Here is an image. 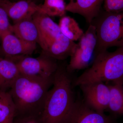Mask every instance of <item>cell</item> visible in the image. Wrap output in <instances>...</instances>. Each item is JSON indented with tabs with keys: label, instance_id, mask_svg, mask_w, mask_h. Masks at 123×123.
<instances>
[{
	"label": "cell",
	"instance_id": "4",
	"mask_svg": "<svg viewBox=\"0 0 123 123\" xmlns=\"http://www.w3.org/2000/svg\"><path fill=\"white\" fill-rule=\"evenodd\" d=\"M91 24L95 27L97 32L95 55L111 47H123V12L101 11Z\"/></svg>",
	"mask_w": 123,
	"mask_h": 123
},
{
	"label": "cell",
	"instance_id": "15",
	"mask_svg": "<svg viewBox=\"0 0 123 123\" xmlns=\"http://www.w3.org/2000/svg\"><path fill=\"white\" fill-rule=\"evenodd\" d=\"M20 75L15 62L10 59L0 57V89L1 90L11 88Z\"/></svg>",
	"mask_w": 123,
	"mask_h": 123
},
{
	"label": "cell",
	"instance_id": "9",
	"mask_svg": "<svg viewBox=\"0 0 123 123\" xmlns=\"http://www.w3.org/2000/svg\"><path fill=\"white\" fill-rule=\"evenodd\" d=\"M32 18L38 31V43L42 51L44 50L61 34L59 25L50 17L39 11L36 12Z\"/></svg>",
	"mask_w": 123,
	"mask_h": 123
},
{
	"label": "cell",
	"instance_id": "1",
	"mask_svg": "<svg viewBox=\"0 0 123 123\" xmlns=\"http://www.w3.org/2000/svg\"><path fill=\"white\" fill-rule=\"evenodd\" d=\"M67 65H59L41 113L42 123H65L76 99Z\"/></svg>",
	"mask_w": 123,
	"mask_h": 123
},
{
	"label": "cell",
	"instance_id": "18",
	"mask_svg": "<svg viewBox=\"0 0 123 123\" xmlns=\"http://www.w3.org/2000/svg\"><path fill=\"white\" fill-rule=\"evenodd\" d=\"M110 87V101L107 109L115 115H123V85L108 84Z\"/></svg>",
	"mask_w": 123,
	"mask_h": 123
},
{
	"label": "cell",
	"instance_id": "12",
	"mask_svg": "<svg viewBox=\"0 0 123 123\" xmlns=\"http://www.w3.org/2000/svg\"><path fill=\"white\" fill-rule=\"evenodd\" d=\"M103 2V0H69L66 10L81 15L90 24L101 12Z\"/></svg>",
	"mask_w": 123,
	"mask_h": 123
},
{
	"label": "cell",
	"instance_id": "22",
	"mask_svg": "<svg viewBox=\"0 0 123 123\" xmlns=\"http://www.w3.org/2000/svg\"><path fill=\"white\" fill-rule=\"evenodd\" d=\"M14 123H42L40 119H38L34 115H31L23 117Z\"/></svg>",
	"mask_w": 123,
	"mask_h": 123
},
{
	"label": "cell",
	"instance_id": "16",
	"mask_svg": "<svg viewBox=\"0 0 123 123\" xmlns=\"http://www.w3.org/2000/svg\"><path fill=\"white\" fill-rule=\"evenodd\" d=\"M17 109L9 92L0 90V123H14Z\"/></svg>",
	"mask_w": 123,
	"mask_h": 123
},
{
	"label": "cell",
	"instance_id": "21",
	"mask_svg": "<svg viewBox=\"0 0 123 123\" xmlns=\"http://www.w3.org/2000/svg\"><path fill=\"white\" fill-rule=\"evenodd\" d=\"M9 17L5 9L0 5V35L8 31L12 33V25L10 23Z\"/></svg>",
	"mask_w": 123,
	"mask_h": 123
},
{
	"label": "cell",
	"instance_id": "2",
	"mask_svg": "<svg viewBox=\"0 0 123 123\" xmlns=\"http://www.w3.org/2000/svg\"><path fill=\"white\" fill-rule=\"evenodd\" d=\"M53 79L54 77L44 79L20 74L9 92L15 104L17 112L25 114L38 110L42 113Z\"/></svg>",
	"mask_w": 123,
	"mask_h": 123
},
{
	"label": "cell",
	"instance_id": "5",
	"mask_svg": "<svg viewBox=\"0 0 123 123\" xmlns=\"http://www.w3.org/2000/svg\"><path fill=\"white\" fill-rule=\"evenodd\" d=\"M97 43L95 27L93 24H89L78 43H76L69 56L70 61L66 67L68 72L70 73L89 67L95 54Z\"/></svg>",
	"mask_w": 123,
	"mask_h": 123
},
{
	"label": "cell",
	"instance_id": "17",
	"mask_svg": "<svg viewBox=\"0 0 123 123\" xmlns=\"http://www.w3.org/2000/svg\"><path fill=\"white\" fill-rule=\"evenodd\" d=\"M61 32L73 42L78 41L84 35L83 30L73 18L64 15L61 17L59 24Z\"/></svg>",
	"mask_w": 123,
	"mask_h": 123
},
{
	"label": "cell",
	"instance_id": "7",
	"mask_svg": "<svg viewBox=\"0 0 123 123\" xmlns=\"http://www.w3.org/2000/svg\"><path fill=\"white\" fill-rule=\"evenodd\" d=\"M79 86L83 93V101L88 106L101 113L107 110L110 95L108 84L95 82Z\"/></svg>",
	"mask_w": 123,
	"mask_h": 123
},
{
	"label": "cell",
	"instance_id": "13",
	"mask_svg": "<svg viewBox=\"0 0 123 123\" xmlns=\"http://www.w3.org/2000/svg\"><path fill=\"white\" fill-rule=\"evenodd\" d=\"M76 44L61 33L42 53L56 60H64L70 56Z\"/></svg>",
	"mask_w": 123,
	"mask_h": 123
},
{
	"label": "cell",
	"instance_id": "8",
	"mask_svg": "<svg viewBox=\"0 0 123 123\" xmlns=\"http://www.w3.org/2000/svg\"><path fill=\"white\" fill-rule=\"evenodd\" d=\"M65 123H114L111 117L94 111L76 99Z\"/></svg>",
	"mask_w": 123,
	"mask_h": 123
},
{
	"label": "cell",
	"instance_id": "23",
	"mask_svg": "<svg viewBox=\"0 0 123 123\" xmlns=\"http://www.w3.org/2000/svg\"><path fill=\"white\" fill-rule=\"evenodd\" d=\"M7 0H0V2H2V1H4Z\"/></svg>",
	"mask_w": 123,
	"mask_h": 123
},
{
	"label": "cell",
	"instance_id": "20",
	"mask_svg": "<svg viewBox=\"0 0 123 123\" xmlns=\"http://www.w3.org/2000/svg\"><path fill=\"white\" fill-rule=\"evenodd\" d=\"M104 11L107 12H123V0H103Z\"/></svg>",
	"mask_w": 123,
	"mask_h": 123
},
{
	"label": "cell",
	"instance_id": "6",
	"mask_svg": "<svg viewBox=\"0 0 123 123\" xmlns=\"http://www.w3.org/2000/svg\"><path fill=\"white\" fill-rule=\"evenodd\" d=\"M11 58L17 64L20 74L29 76L53 78L59 66L57 60L42 53L37 57L21 56Z\"/></svg>",
	"mask_w": 123,
	"mask_h": 123
},
{
	"label": "cell",
	"instance_id": "10",
	"mask_svg": "<svg viewBox=\"0 0 123 123\" xmlns=\"http://www.w3.org/2000/svg\"><path fill=\"white\" fill-rule=\"evenodd\" d=\"M0 37L3 52L10 58L31 55L37 48L36 43L23 40L10 31L3 33Z\"/></svg>",
	"mask_w": 123,
	"mask_h": 123
},
{
	"label": "cell",
	"instance_id": "19",
	"mask_svg": "<svg viewBox=\"0 0 123 123\" xmlns=\"http://www.w3.org/2000/svg\"><path fill=\"white\" fill-rule=\"evenodd\" d=\"M66 6L64 0H44L39 11L50 17H62L66 14Z\"/></svg>",
	"mask_w": 123,
	"mask_h": 123
},
{
	"label": "cell",
	"instance_id": "24",
	"mask_svg": "<svg viewBox=\"0 0 123 123\" xmlns=\"http://www.w3.org/2000/svg\"><path fill=\"white\" fill-rule=\"evenodd\" d=\"M19 0H17V1ZM30 0L32 1H34L35 2V1L37 0Z\"/></svg>",
	"mask_w": 123,
	"mask_h": 123
},
{
	"label": "cell",
	"instance_id": "14",
	"mask_svg": "<svg viewBox=\"0 0 123 123\" xmlns=\"http://www.w3.org/2000/svg\"><path fill=\"white\" fill-rule=\"evenodd\" d=\"M12 32L24 41L36 43H38V31L32 17L14 23L12 25Z\"/></svg>",
	"mask_w": 123,
	"mask_h": 123
},
{
	"label": "cell",
	"instance_id": "11",
	"mask_svg": "<svg viewBox=\"0 0 123 123\" xmlns=\"http://www.w3.org/2000/svg\"><path fill=\"white\" fill-rule=\"evenodd\" d=\"M0 5L5 9L14 23L32 17L39 11V5L30 0H19L14 2L7 0L0 2Z\"/></svg>",
	"mask_w": 123,
	"mask_h": 123
},
{
	"label": "cell",
	"instance_id": "3",
	"mask_svg": "<svg viewBox=\"0 0 123 123\" xmlns=\"http://www.w3.org/2000/svg\"><path fill=\"white\" fill-rule=\"evenodd\" d=\"M123 85V47L110 52L103 51L95 55L92 65L75 79V86L95 82Z\"/></svg>",
	"mask_w": 123,
	"mask_h": 123
}]
</instances>
